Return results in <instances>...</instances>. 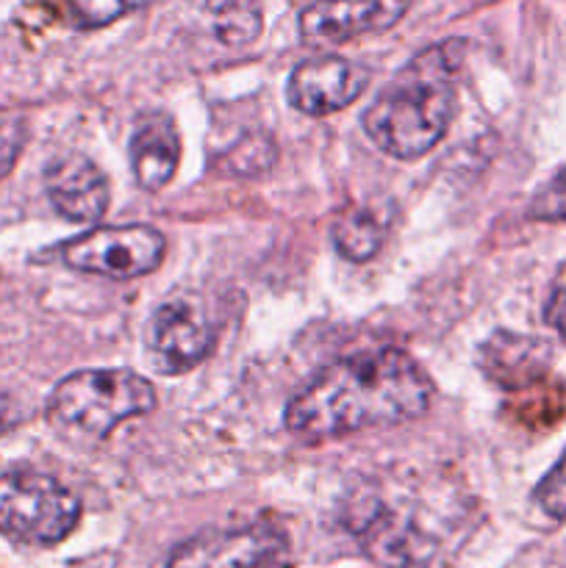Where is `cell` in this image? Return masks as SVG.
I'll list each match as a JSON object with an SVG mask.
<instances>
[{"label":"cell","mask_w":566,"mask_h":568,"mask_svg":"<svg viewBox=\"0 0 566 568\" xmlns=\"http://www.w3.org/2000/svg\"><path fill=\"white\" fill-rule=\"evenodd\" d=\"M433 386L403 349H361L344 355L300 388L286 405V430L305 442L353 436L420 419Z\"/></svg>","instance_id":"1"},{"label":"cell","mask_w":566,"mask_h":568,"mask_svg":"<svg viewBox=\"0 0 566 568\" xmlns=\"http://www.w3.org/2000/svg\"><path fill=\"white\" fill-rule=\"evenodd\" d=\"M455 114L453 42L422 50L366 105L361 125L377 150L414 161L436 148Z\"/></svg>","instance_id":"2"},{"label":"cell","mask_w":566,"mask_h":568,"mask_svg":"<svg viewBox=\"0 0 566 568\" xmlns=\"http://www.w3.org/2000/svg\"><path fill=\"white\" fill-rule=\"evenodd\" d=\"M155 408V388L131 369H81L53 386L50 425L67 438H109L122 422Z\"/></svg>","instance_id":"3"},{"label":"cell","mask_w":566,"mask_h":568,"mask_svg":"<svg viewBox=\"0 0 566 568\" xmlns=\"http://www.w3.org/2000/svg\"><path fill=\"white\" fill-rule=\"evenodd\" d=\"M81 519V503L70 488L39 471L0 475V532L11 541L50 547L70 536Z\"/></svg>","instance_id":"4"},{"label":"cell","mask_w":566,"mask_h":568,"mask_svg":"<svg viewBox=\"0 0 566 568\" xmlns=\"http://www.w3.org/2000/svg\"><path fill=\"white\" fill-rule=\"evenodd\" d=\"M164 233L150 225H114L94 227L81 233L61 247V261L70 270L87 272V275L111 277V281H133L164 258Z\"/></svg>","instance_id":"5"},{"label":"cell","mask_w":566,"mask_h":568,"mask_svg":"<svg viewBox=\"0 0 566 568\" xmlns=\"http://www.w3.org/2000/svg\"><path fill=\"white\" fill-rule=\"evenodd\" d=\"M148 358L164 375H183L211 355L216 325L192 297L161 303L148 322Z\"/></svg>","instance_id":"6"},{"label":"cell","mask_w":566,"mask_h":568,"mask_svg":"<svg viewBox=\"0 0 566 568\" xmlns=\"http://www.w3.org/2000/svg\"><path fill=\"white\" fill-rule=\"evenodd\" d=\"M283 532L264 521L211 527L178 544L164 568H259L283 552Z\"/></svg>","instance_id":"7"},{"label":"cell","mask_w":566,"mask_h":568,"mask_svg":"<svg viewBox=\"0 0 566 568\" xmlns=\"http://www.w3.org/2000/svg\"><path fill=\"white\" fill-rule=\"evenodd\" d=\"M370 87V70L344 55H311L292 70L286 98L300 114L325 116L355 103Z\"/></svg>","instance_id":"8"},{"label":"cell","mask_w":566,"mask_h":568,"mask_svg":"<svg viewBox=\"0 0 566 568\" xmlns=\"http://www.w3.org/2000/svg\"><path fill=\"white\" fill-rule=\"evenodd\" d=\"M411 0H314L300 11V33L311 42L342 44L397 26Z\"/></svg>","instance_id":"9"},{"label":"cell","mask_w":566,"mask_h":568,"mask_svg":"<svg viewBox=\"0 0 566 568\" xmlns=\"http://www.w3.org/2000/svg\"><path fill=\"white\" fill-rule=\"evenodd\" d=\"M50 205L70 222H98L109 209V181L92 159L64 153L44 170Z\"/></svg>","instance_id":"10"},{"label":"cell","mask_w":566,"mask_h":568,"mask_svg":"<svg viewBox=\"0 0 566 568\" xmlns=\"http://www.w3.org/2000/svg\"><path fill=\"white\" fill-rule=\"evenodd\" d=\"M181 161V139L175 122L166 114H148L139 120L131 136L133 178L144 192H161L172 181Z\"/></svg>","instance_id":"11"},{"label":"cell","mask_w":566,"mask_h":568,"mask_svg":"<svg viewBox=\"0 0 566 568\" xmlns=\"http://www.w3.org/2000/svg\"><path fill=\"white\" fill-rule=\"evenodd\" d=\"M544 349L547 347L533 338L497 333L483 349V366H486V375L499 386H525L542 375L544 358H547Z\"/></svg>","instance_id":"12"},{"label":"cell","mask_w":566,"mask_h":568,"mask_svg":"<svg viewBox=\"0 0 566 568\" xmlns=\"http://www.w3.org/2000/svg\"><path fill=\"white\" fill-rule=\"evenodd\" d=\"M331 242L344 261L364 264L381 253L383 242H386V227L372 211L347 209L333 220Z\"/></svg>","instance_id":"13"},{"label":"cell","mask_w":566,"mask_h":568,"mask_svg":"<svg viewBox=\"0 0 566 568\" xmlns=\"http://www.w3.org/2000/svg\"><path fill=\"white\" fill-rule=\"evenodd\" d=\"M222 44H250L261 33V0H194Z\"/></svg>","instance_id":"14"},{"label":"cell","mask_w":566,"mask_h":568,"mask_svg":"<svg viewBox=\"0 0 566 568\" xmlns=\"http://www.w3.org/2000/svg\"><path fill=\"white\" fill-rule=\"evenodd\" d=\"M277 159V150L266 133H244L236 144L220 155V166L228 175L259 178L272 170Z\"/></svg>","instance_id":"15"},{"label":"cell","mask_w":566,"mask_h":568,"mask_svg":"<svg viewBox=\"0 0 566 568\" xmlns=\"http://www.w3.org/2000/svg\"><path fill=\"white\" fill-rule=\"evenodd\" d=\"M55 6L72 28L94 31V28H105L120 20L131 9L133 0H55Z\"/></svg>","instance_id":"16"},{"label":"cell","mask_w":566,"mask_h":568,"mask_svg":"<svg viewBox=\"0 0 566 568\" xmlns=\"http://www.w3.org/2000/svg\"><path fill=\"white\" fill-rule=\"evenodd\" d=\"M536 503L549 519H566V449L536 486Z\"/></svg>","instance_id":"17"},{"label":"cell","mask_w":566,"mask_h":568,"mask_svg":"<svg viewBox=\"0 0 566 568\" xmlns=\"http://www.w3.org/2000/svg\"><path fill=\"white\" fill-rule=\"evenodd\" d=\"M536 220H566V170H560L533 200Z\"/></svg>","instance_id":"18"},{"label":"cell","mask_w":566,"mask_h":568,"mask_svg":"<svg viewBox=\"0 0 566 568\" xmlns=\"http://www.w3.org/2000/svg\"><path fill=\"white\" fill-rule=\"evenodd\" d=\"M26 142V125L17 114H0V178L11 170Z\"/></svg>","instance_id":"19"},{"label":"cell","mask_w":566,"mask_h":568,"mask_svg":"<svg viewBox=\"0 0 566 568\" xmlns=\"http://www.w3.org/2000/svg\"><path fill=\"white\" fill-rule=\"evenodd\" d=\"M544 322L566 342V288H555L544 305Z\"/></svg>","instance_id":"20"},{"label":"cell","mask_w":566,"mask_h":568,"mask_svg":"<svg viewBox=\"0 0 566 568\" xmlns=\"http://www.w3.org/2000/svg\"><path fill=\"white\" fill-rule=\"evenodd\" d=\"M20 422H22L20 405H17L11 397H6V394H0V436H6V433L14 430Z\"/></svg>","instance_id":"21"}]
</instances>
